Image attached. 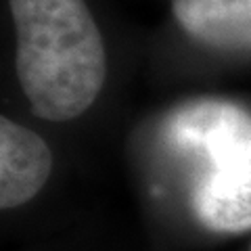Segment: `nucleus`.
<instances>
[{
    "mask_svg": "<svg viewBox=\"0 0 251 251\" xmlns=\"http://www.w3.org/2000/svg\"><path fill=\"white\" fill-rule=\"evenodd\" d=\"M168 145L193 166L188 207L201 228L251 230V113L224 99H195L168 115Z\"/></svg>",
    "mask_w": 251,
    "mask_h": 251,
    "instance_id": "obj_2",
    "label": "nucleus"
},
{
    "mask_svg": "<svg viewBox=\"0 0 251 251\" xmlns=\"http://www.w3.org/2000/svg\"><path fill=\"white\" fill-rule=\"evenodd\" d=\"M247 251H251V243H249V247H247Z\"/></svg>",
    "mask_w": 251,
    "mask_h": 251,
    "instance_id": "obj_5",
    "label": "nucleus"
},
{
    "mask_svg": "<svg viewBox=\"0 0 251 251\" xmlns=\"http://www.w3.org/2000/svg\"><path fill=\"white\" fill-rule=\"evenodd\" d=\"M17 29V77L31 111L67 122L103 90V36L84 0H9Z\"/></svg>",
    "mask_w": 251,
    "mask_h": 251,
    "instance_id": "obj_1",
    "label": "nucleus"
},
{
    "mask_svg": "<svg viewBox=\"0 0 251 251\" xmlns=\"http://www.w3.org/2000/svg\"><path fill=\"white\" fill-rule=\"evenodd\" d=\"M52 172L49 145L29 128L0 117V207L17 209L44 188Z\"/></svg>",
    "mask_w": 251,
    "mask_h": 251,
    "instance_id": "obj_3",
    "label": "nucleus"
},
{
    "mask_svg": "<svg viewBox=\"0 0 251 251\" xmlns=\"http://www.w3.org/2000/svg\"><path fill=\"white\" fill-rule=\"evenodd\" d=\"M178 25L203 46L251 52V0H172Z\"/></svg>",
    "mask_w": 251,
    "mask_h": 251,
    "instance_id": "obj_4",
    "label": "nucleus"
}]
</instances>
